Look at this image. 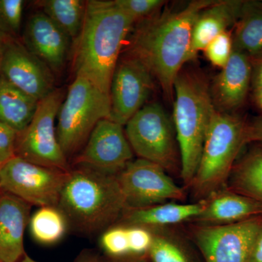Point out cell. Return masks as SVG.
<instances>
[{"instance_id": "ac0fdd59", "label": "cell", "mask_w": 262, "mask_h": 262, "mask_svg": "<svg viewBox=\"0 0 262 262\" xmlns=\"http://www.w3.org/2000/svg\"><path fill=\"white\" fill-rule=\"evenodd\" d=\"M204 201L203 211L189 223L231 225L262 215L261 204L227 187L213 193Z\"/></svg>"}, {"instance_id": "cb8c5ba5", "label": "cell", "mask_w": 262, "mask_h": 262, "mask_svg": "<svg viewBox=\"0 0 262 262\" xmlns=\"http://www.w3.org/2000/svg\"><path fill=\"white\" fill-rule=\"evenodd\" d=\"M41 11L61 29L72 40L77 39L83 26L86 2L82 0H43L37 2Z\"/></svg>"}, {"instance_id": "30bf717a", "label": "cell", "mask_w": 262, "mask_h": 262, "mask_svg": "<svg viewBox=\"0 0 262 262\" xmlns=\"http://www.w3.org/2000/svg\"><path fill=\"white\" fill-rule=\"evenodd\" d=\"M67 174L15 156L0 168V189L32 206L57 207Z\"/></svg>"}, {"instance_id": "1f68e13d", "label": "cell", "mask_w": 262, "mask_h": 262, "mask_svg": "<svg viewBox=\"0 0 262 262\" xmlns=\"http://www.w3.org/2000/svg\"><path fill=\"white\" fill-rule=\"evenodd\" d=\"M18 133L0 122V168L16 156Z\"/></svg>"}, {"instance_id": "ba28073f", "label": "cell", "mask_w": 262, "mask_h": 262, "mask_svg": "<svg viewBox=\"0 0 262 262\" xmlns=\"http://www.w3.org/2000/svg\"><path fill=\"white\" fill-rule=\"evenodd\" d=\"M63 89H55L39 101L27 128L18 134L15 155L30 163L68 172L72 167L62 151L55 122L65 98Z\"/></svg>"}, {"instance_id": "484cf974", "label": "cell", "mask_w": 262, "mask_h": 262, "mask_svg": "<svg viewBox=\"0 0 262 262\" xmlns=\"http://www.w3.org/2000/svg\"><path fill=\"white\" fill-rule=\"evenodd\" d=\"M32 237L39 244L51 245L64 236L68 222L56 206L40 207L29 221Z\"/></svg>"}, {"instance_id": "f35d334b", "label": "cell", "mask_w": 262, "mask_h": 262, "mask_svg": "<svg viewBox=\"0 0 262 262\" xmlns=\"http://www.w3.org/2000/svg\"><path fill=\"white\" fill-rule=\"evenodd\" d=\"M8 37V36L5 35V34L0 32V58H1L2 53L4 49L5 42H6V37Z\"/></svg>"}, {"instance_id": "4fadbf2b", "label": "cell", "mask_w": 262, "mask_h": 262, "mask_svg": "<svg viewBox=\"0 0 262 262\" xmlns=\"http://www.w3.org/2000/svg\"><path fill=\"white\" fill-rule=\"evenodd\" d=\"M123 127L110 119L100 120L74 159V165L117 177L134 160Z\"/></svg>"}, {"instance_id": "8d00e7d4", "label": "cell", "mask_w": 262, "mask_h": 262, "mask_svg": "<svg viewBox=\"0 0 262 262\" xmlns=\"http://www.w3.org/2000/svg\"><path fill=\"white\" fill-rule=\"evenodd\" d=\"M252 79L254 87L262 84V59L258 62V64L255 67L251 80Z\"/></svg>"}, {"instance_id": "5bb4252c", "label": "cell", "mask_w": 262, "mask_h": 262, "mask_svg": "<svg viewBox=\"0 0 262 262\" xmlns=\"http://www.w3.org/2000/svg\"><path fill=\"white\" fill-rule=\"evenodd\" d=\"M0 76L41 101L54 91L53 72L24 45L7 39L0 58Z\"/></svg>"}, {"instance_id": "ffe728a7", "label": "cell", "mask_w": 262, "mask_h": 262, "mask_svg": "<svg viewBox=\"0 0 262 262\" xmlns=\"http://www.w3.org/2000/svg\"><path fill=\"white\" fill-rule=\"evenodd\" d=\"M244 3L239 0H221L202 10L193 26L187 62L195 58L212 39L237 23Z\"/></svg>"}, {"instance_id": "836d02e7", "label": "cell", "mask_w": 262, "mask_h": 262, "mask_svg": "<svg viewBox=\"0 0 262 262\" xmlns=\"http://www.w3.org/2000/svg\"><path fill=\"white\" fill-rule=\"evenodd\" d=\"M248 262H262V221L255 236Z\"/></svg>"}, {"instance_id": "7402d4cb", "label": "cell", "mask_w": 262, "mask_h": 262, "mask_svg": "<svg viewBox=\"0 0 262 262\" xmlns=\"http://www.w3.org/2000/svg\"><path fill=\"white\" fill-rule=\"evenodd\" d=\"M39 101L0 76V122L23 132L35 115Z\"/></svg>"}, {"instance_id": "e575fe53", "label": "cell", "mask_w": 262, "mask_h": 262, "mask_svg": "<svg viewBox=\"0 0 262 262\" xmlns=\"http://www.w3.org/2000/svg\"><path fill=\"white\" fill-rule=\"evenodd\" d=\"M18 262H37L33 259L27 254H25L24 257ZM77 262H102V258H100L97 255L94 253H86L85 254L81 256Z\"/></svg>"}, {"instance_id": "277c9868", "label": "cell", "mask_w": 262, "mask_h": 262, "mask_svg": "<svg viewBox=\"0 0 262 262\" xmlns=\"http://www.w3.org/2000/svg\"><path fill=\"white\" fill-rule=\"evenodd\" d=\"M173 94V125L180 152V177L188 190L217 110L208 84L198 74L181 71L174 82Z\"/></svg>"}, {"instance_id": "e0dca14e", "label": "cell", "mask_w": 262, "mask_h": 262, "mask_svg": "<svg viewBox=\"0 0 262 262\" xmlns=\"http://www.w3.org/2000/svg\"><path fill=\"white\" fill-rule=\"evenodd\" d=\"M251 77L252 67L247 54L233 49L213 86L211 96L215 107L223 112L239 107L247 96Z\"/></svg>"}, {"instance_id": "f1b7e54d", "label": "cell", "mask_w": 262, "mask_h": 262, "mask_svg": "<svg viewBox=\"0 0 262 262\" xmlns=\"http://www.w3.org/2000/svg\"><path fill=\"white\" fill-rule=\"evenodd\" d=\"M233 49V38L226 31L212 39L203 51L212 64L222 69L229 61Z\"/></svg>"}, {"instance_id": "9c48e42d", "label": "cell", "mask_w": 262, "mask_h": 262, "mask_svg": "<svg viewBox=\"0 0 262 262\" xmlns=\"http://www.w3.org/2000/svg\"><path fill=\"white\" fill-rule=\"evenodd\" d=\"M262 215L225 225L185 224L186 234L204 262H248Z\"/></svg>"}, {"instance_id": "83f0119b", "label": "cell", "mask_w": 262, "mask_h": 262, "mask_svg": "<svg viewBox=\"0 0 262 262\" xmlns=\"http://www.w3.org/2000/svg\"><path fill=\"white\" fill-rule=\"evenodd\" d=\"M24 5L22 0H0V32L8 37L19 34Z\"/></svg>"}, {"instance_id": "8992f818", "label": "cell", "mask_w": 262, "mask_h": 262, "mask_svg": "<svg viewBox=\"0 0 262 262\" xmlns=\"http://www.w3.org/2000/svg\"><path fill=\"white\" fill-rule=\"evenodd\" d=\"M110 115V96L76 76L57 116V138L67 159L80 153L98 122Z\"/></svg>"}, {"instance_id": "ab89813d", "label": "cell", "mask_w": 262, "mask_h": 262, "mask_svg": "<svg viewBox=\"0 0 262 262\" xmlns=\"http://www.w3.org/2000/svg\"><path fill=\"white\" fill-rule=\"evenodd\" d=\"M0 262H3V261L1 260V258H0Z\"/></svg>"}, {"instance_id": "74e56055", "label": "cell", "mask_w": 262, "mask_h": 262, "mask_svg": "<svg viewBox=\"0 0 262 262\" xmlns=\"http://www.w3.org/2000/svg\"><path fill=\"white\" fill-rule=\"evenodd\" d=\"M253 97L256 105L262 110V84L254 87Z\"/></svg>"}, {"instance_id": "603a6c76", "label": "cell", "mask_w": 262, "mask_h": 262, "mask_svg": "<svg viewBox=\"0 0 262 262\" xmlns=\"http://www.w3.org/2000/svg\"><path fill=\"white\" fill-rule=\"evenodd\" d=\"M227 187L262 205V147L255 146L234 164Z\"/></svg>"}, {"instance_id": "4dcf8cb0", "label": "cell", "mask_w": 262, "mask_h": 262, "mask_svg": "<svg viewBox=\"0 0 262 262\" xmlns=\"http://www.w3.org/2000/svg\"><path fill=\"white\" fill-rule=\"evenodd\" d=\"M130 256H147L153 244L152 232L145 227L127 226Z\"/></svg>"}, {"instance_id": "6da1fadb", "label": "cell", "mask_w": 262, "mask_h": 262, "mask_svg": "<svg viewBox=\"0 0 262 262\" xmlns=\"http://www.w3.org/2000/svg\"><path fill=\"white\" fill-rule=\"evenodd\" d=\"M214 2L194 0L181 10H165L145 20L134 34L130 53L147 66L169 99L173 97L176 78L187 62L194 22Z\"/></svg>"}, {"instance_id": "2e32d148", "label": "cell", "mask_w": 262, "mask_h": 262, "mask_svg": "<svg viewBox=\"0 0 262 262\" xmlns=\"http://www.w3.org/2000/svg\"><path fill=\"white\" fill-rule=\"evenodd\" d=\"M31 205L0 189V258L18 262L26 254L24 236L30 221Z\"/></svg>"}, {"instance_id": "d590c367", "label": "cell", "mask_w": 262, "mask_h": 262, "mask_svg": "<svg viewBox=\"0 0 262 262\" xmlns=\"http://www.w3.org/2000/svg\"><path fill=\"white\" fill-rule=\"evenodd\" d=\"M102 262H150L148 256H127L120 258H102Z\"/></svg>"}, {"instance_id": "7c38bea8", "label": "cell", "mask_w": 262, "mask_h": 262, "mask_svg": "<svg viewBox=\"0 0 262 262\" xmlns=\"http://www.w3.org/2000/svg\"><path fill=\"white\" fill-rule=\"evenodd\" d=\"M154 87V76L140 58L129 52L120 58L110 86L108 119L122 126L145 105Z\"/></svg>"}, {"instance_id": "f546056e", "label": "cell", "mask_w": 262, "mask_h": 262, "mask_svg": "<svg viewBox=\"0 0 262 262\" xmlns=\"http://www.w3.org/2000/svg\"><path fill=\"white\" fill-rule=\"evenodd\" d=\"M115 2L135 23L154 16L166 3L163 0H115Z\"/></svg>"}, {"instance_id": "d6986e66", "label": "cell", "mask_w": 262, "mask_h": 262, "mask_svg": "<svg viewBox=\"0 0 262 262\" xmlns=\"http://www.w3.org/2000/svg\"><path fill=\"white\" fill-rule=\"evenodd\" d=\"M205 201L185 203L167 202L144 208H126L117 224L152 229L178 227L192 222L203 211Z\"/></svg>"}, {"instance_id": "8fae6325", "label": "cell", "mask_w": 262, "mask_h": 262, "mask_svg": "<svg viewBox=\"0 0 262 262\" xmlns=\"http://www.w3.org/2000/svg\"><path fill=\"white\" fill-rule=\"evenodd\" d=\"M117 179L126 208H144L187 199V189L176 184L161 166L148 160H132Z\"/></svg>"}, {"instance_id": "9a60e30c", "label": "cell", "mask_w": 262, "mask_h": 262, "mask_svg": "<svg viewBox=\"0 0 262 262\" xmlns=\"http://www.w3.org/2000/svg\"><path fill=\"white\" fill-rule=\"evenodd\" d=\"M24 46L53 72L64 67L70 53L71 38L42 11L27 20Z\"/></svg>"}, {"instance_id": "4316f807", "label": "cell", "mask_w": 262, "mask_h": 262, "mask_svg": "<svg viewBox=\"0 0 262 262\" xmlns=\"http://www.w3.org/2000/svg\"><path fill=\"white\" fill-rule=\"evenodd\" d=\"M100 246L106 257L120 258L130 256L126 226L115 224L105 229L100 237Z\"/></svg>"}, {"instance_id": "d6a6232c", "label": "cell", "mask_w": 262, "mask_h": 262, "mask_svg": "<svg viewBox=\"0 0 262 262\" xmlns=\"http://www.w3.org/2000/svg\"><path fill=\"white\" fill-rule=\"evenodd\" d=\"M246 143V144L253 143L262 147V118L255 120L251 123H247Z\"/></svg>"}, {"instance_id": "d4e9b609", "label": "cell", "mask_w": 262, "mask_h": 262, "mask_svg": "<svg viewBox=\"0 0 262 262\" xmlns=\"http://www.w3.org/2000/svg\"><path fill=\"white\" fill-rule=\"evenodd\" d=\"M234 49L247 54L262 51V3H246L237 20Z\"/></svg>"}, {"instance_id": "7a4b0ae2", "label": "cell", "mask_w": 262, "mask_h": 262, "mask_svg": "<svg viewBox=\"0 0 262 262\" xmlns=\"http://www.w3.org/2000/svg\"><path fill=\"white\" fill-rule=\"evenodd\" d=\"M135 24L115 0L86 2L83 26L74 53L75 77L89 80L110 96L122 46Z\"/></svg>"}, {"instance_id": "52a82bcc", "label": "cell", "mask_w": 262, "mask_h": 262, "mask_svg": "<svg viewBox=\"0 0 262 262\" xmlns=\"http://www.w3.org/2000/svg\"><path fill=\"white\" fill-rule=\"evenodd\" d=\"M125 135L139 158L181 174V158L173 122L158 103L144 105L127 121Z\"/></svg>"}, {"instance_id": "44dd1931", "label": "cell", "mask_w": 262, "mask_h": 262, "mask_svg": "<svg viewBox=\"0 0 262 262\" xmlns=\"http://www.w3.org/2000/svg\"><path fill=\"white\" fill-rule=\"evenodd\" d=\"M178 227L150 229L154 236L147 255L150 262H204L184 229Z\"/></svg>"}, {"instance_id": "5b68a950", "label": "cell", "mask_w": 262, "mask_h": 262, "mask_svg": "<svg viewBox=\"0 0 262 262\" xmlns=\"http://www.w3.org/2000/svg\"><path fill=\"white\" fill-rule=\"evenodd\" d=\"M247 123L238 117L216 111L207 131L201 159L189 189L196 201L227 187L241 149Z\"/></svg>"}, {"instance_id": "3957f363", "label": "cell", "mask_w": 262, "mask_h": 262, "mask_svg": "<svg viewBox=\"0 0 262 262\" xmlns=\"http://www.w3.org/2000/svg\"><path fill=\"white\" fill-rule=\"evenodd\" d=\"M57 207L75 232L92 236L117 224L126 203L117 177L74 165Z\"/></svg>"}]
</instances>
